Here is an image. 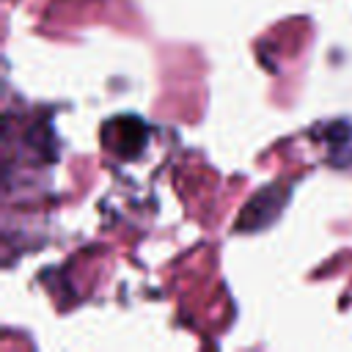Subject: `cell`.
<instances>
[{
	"label": "cell",
	"instance_id": "6da1fadb",
	"mask_svg": "<svg viewBox=\"0 0 352 352\" xmlns=\"http://www.w3.org/2000/svg\"><path fill=\"white\" fill-rule=\"evenodd\" d=\"M104 143L118 154V157H135L146 146V126L140 118H113L104 126Z\"/></svg>",
	"mask_w": 352,
	"mask_h": 352
}]
</instances>
